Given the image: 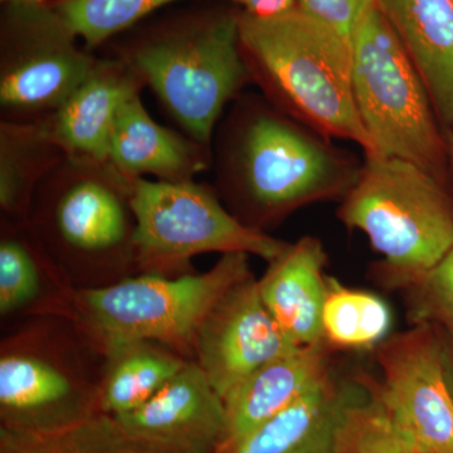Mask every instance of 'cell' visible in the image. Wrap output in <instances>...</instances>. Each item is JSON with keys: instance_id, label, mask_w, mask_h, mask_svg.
Masks as SVG:
<instances>
[{"instance_id": "cell-12", "label": "cell", "mask_w": 453, "mask_h": 453, "mask_svg": "<svg viewBox=\"0 0 453 453\" xmlns=\"http://www.w3.org/2000/svg\"><path fill=\"white\" fill-rule=\"evenodd\" d=\"M296 347L268 311L251 273L205 316L196 333L195 362L225 401L261 366Z\"/></svg>"}, {"instance_id": "cell-19", "label": "cell", "mask_w": 453, "mask_h": 453, "mask_svg": "<svg viewBox=\"0 0 453 453\" xmlns=\"http://www.w3.org/2000/svg\"><path fill=\"white\" fill-rule=\"evenodd\" d=\"M333 350L326 342L291 349L232 390L225 399L226 442L249 434L329 380L333 375Z\"/></svg>"}, {"instance_id": "cell-14", "label": "cell", "mask_w": 453, "mask_h": 453, "mask_svg": "<svg viewBox=\"0 0 453 453\" xmlns=\"http://www.w3.org/2000/svg\"><path fill=\"white\" fill-rule=\"evenodd\" d=\"M369 396L365 375H334L217 453H347L354 414Z\"/></svg>"}, {"instance_id": "cell-7", "label": "cell", "mask_w": 453, "mask_h": 453, "mask_svg": "<svg viewBox=\"0 0 453 453\" xmlns=\"http://www.w3.org/2000/svg\"><path fill=\"white\" fill-rule=\"evenodd\" d=\"M351 46L354 98L372 154L416 164L446 184L449 134L377 2L360 18Z\"/></svg>"}, {"instance_id": "cell-16", "label": "cell", "mask_w": 453, "mask_h": 453, "mask_svg": "<svg viewBox=\"0 0 453 453\" xmlns=\"http://www.w3.org/2000/svg\"><path fill=\"white\" fill-rule=\"evenodd\" d=\"M76 288L25 222H0V316L12 325L41 316H76Z\"/></svg>"}, {"instance_id": "cell-27", "label": "cell", "mask_w": 453, "mask_h": 453, "mask_svg": "<svg viewBox=\"0 0 453 453\" xmlns=\"http://www.w3.org/2000/svg\"><path fill=\"white\" fill-rule=\"evenodd\" d=\"M408 288L413 324L428 321L453 329V247L434 270Z\"/></svg>"}, {"instance_id": "cell-23", "label": "cell", "mask_w": 453, "mask_h": 453, "mask_svg": "<svg viewBox=\"0 0 453 453\" xmlns=\"http://www.w3.org/2000/svg\"><path fill=\"white\" fill-rule=\"evenodd\" d=\"M392 312L386 301L372 292L342 285L326 277L323 311L325 342L333 349H372L387 338Z\"/></svg>"}, {"instance_id": "cell-28", "label": "cell", "mask_w": 453, "mask_h": 453, "mask_svg": "<svg viewBox=\"0 0 453 453\" xmlns=\"http://www.w3.org/2000/svg\"><path fill=\"white\" fill-rule=\"evenodd\" d=\"M375 0H297V8L351 40L363 14Z\"/></svg>"}, {"instance_id": "cell-9", "label": "cell", "mask_w": 453, "mask_h": 453, "mask_svg": "<svg viewBox=\"0 0 453 453\" xmlns=\"http://www.w3.org/2000/svg\"><path fill=\"white\" fill-rule=\"evenodd\" d=\"M131 207L139 275L196 273L192 258L203 253L241 252L271 262L288 244L242 225L213 187L196 180L134 179Z\"/></svg>"}, {"instance_id": "cell-6", "label": "cell", "mask_w": 453, "mask_h": 453, "mask_svg": "<svg viewBox=\"0 0 453 453\" xmlns=\"http://www.w3.org/2000/svg\"><path fill=\"white\" fill-rule=\"evenodd\" d=\"M338 219L368 237L383 257V276L396 288L418 282L453 247V199L446 184L396 157L365 155Z\"/></svg>"}, {"instance_id": "cell-2", "label": "cell", "mask_w": 453, "mask_h": 453, "mask_svg": "<svg viewBox=\"0 0 453 453\" xmlns=\"http://www.w3.org/2000/svg\"><path fill=\"white\" fill-rule=\"evenodd\" d=\"M240 49L262 96L329 139L374 146L357 113L351 40L299 8L280 17L238 12Z\"/></svg>"}, {"instance_id": "cell-29", "label": "cell", "mask_w": 453, "mask_h": 453, "mask_svg": "<svg viewBox=\"0 0 453 453\" xmlns=\"http://www.w3.org/2000/svg\"><path fill=\"white\" fill-rule=\"evenodd\" d=\"M244 13L258 18L283 16L297 9V0H232Z\"/></svg>"}, {"instance_id": "cell-8", "label": "cell", "mask_w": 453, "mask_h": 453, "mask_svg": "<svg viewBox=\"0 0 453 453\" xmlns=\"http://www.w3.org/2000/svg\"><path fill=\"white\" fill-rule=\"evenodd\" d=\"M249 257L226 253L207 273L175 279L140 273L109 288L77 290L74 319L103 347L113 340H153L195 360L203 320L232 286L251 275Z\"/></svg>"}, {"instance_id": "cell-24", "label": "cell", "mask_w": 453, "mask_h": 453, "mask_svg": "<svg viewBox=\"0 0 453 453\" xmlns=\"http://www.w3.org/2000/svg\"><path fill=\"white\" fill-rule=\"evenodd\" d=\"M0 453H155L136 442L111 416L50 432L0 427Z\"/></svg>"}, {"instance_id": "cell-17", "label": "cell", "mask_w": 453, "mask_h": 453, "mask_svg": "<svg viewBox=\"0 0 453 453\" xmlns=\"http://www.w3.org/2000/svg\"><path fill=\"white\" fill-rule=\"evenodd\" d=\"M327 255L321 241L303 235L288 243L258 280L265 305L292 344L324 342Z\"/></svg>"}, {"instance_id": "cell-31", "label": "cell", "mask_w": 453, "mask_h": 453, "mask_svg": "<svg viewBox=\"0 0 453 453\" xmlns=\"http://www.w3.org/2000/svg\"><path fill=\"white\" fill-rule=\"evenodd\" d=\"M53 0H2L3 4L8 3H20V4H49Z\"/></svg>"}, {"instance_id": "cell-22", "label": "cell", "mask_w": 453, "mask_h": 453, "mask_svg": "<svg viewBox=\"0 0 453 453\" xmlns=\"http://www.w3.org/2000/svg\"><path fill=\"white\" fill-rule=\"evenodd\" d=\"M65 157L41 120L0 121L2 219L25 222L35 189Z\"/></svg>"}, {"instance_id": "cell-30", "label": "cell", "mask_w": 453, "mask_h": 453, "mask_svg": "<svg viewBox=\"0 0 453 453\" xmlns=\"http://www.w3.org/2000/svg\"><path fill=\"white\" fill-rule=\"evenodd\" d=\"M440 326V325H438ZM442 330L443 338H445L447 349H449V357L453 365V329H445V327L440 326Z\"/></svg>"}, {"instance_id": "cell-15", "label": "cell", "mask_w": 453, "mask_h": 453, "mask_svg": "<svg viewBox=\"0 0 453 453\" xmlns=\"http://www.w3.org/2000/svg\"><path fill=\"white\" fill-rule=\"evenodd\" d=\"M144 83L120 58L98 59L92 73L56 111L40 119L65 157L109 162L110 142L121 106Z\"/></svg>"}, {"instance_id": "cell-26", "label": "cell", "mask_w": 453, "mask_h": 453, "mask_svg": "<svg viewBox=\"0 0 453 453\" xmlns=\"http://www.w3.org/2000/svg\"><path fill=\"white\" fill-rule=\"evenodd\" d=\"M368 399L357 408L349 431L347 453H418L404 429L395 422L365 375Z\"/></svg>"}, {"instance_id": "cell-3", "label": "cell", "mask_w": 453, "mask_h": 453, "mask_svg": "<svg viewBox=\"0 0 453 453\" xmlns=\"http://www.w3.org/2000/svg\"><path fill=\"white\" fill-rule=\"evenodd\" d=\"M133 180L110 162L65 157L35 189L25 223L76 290L139 275Z\"/></svg>"}, {"instance_id": "cell-25", "label": "cell", "mask_w": 453, "mask_h": 453, "mask_svg": "<svg viewBox=\"0 0 453 453\" xmlns=\"http://www.w3.org/2000/svg\"><path fill=\"white\" fill-rule=\"evenodd\" d=\"M174 2L178 0H53L50 5L80 41L94 49Z\"/></svg>"}, {"instance_id": "cell-5", "label": "cell", "mask_w": 453, "mask_h": 453, "mask_svg": "<svg viewBox=\"0 0 453 453\" xmlns=\"http://www.w3.org/2000/svg\"><path fill=\"white\" fill-rule=\"evenodd\" d=\"M186 135L211 146L226 107L252 85L240 49L238 13L188 17L120 50Z\"/></svg>"}, {"instance_id": "cell-4", "label": "cell", "mask_w": 453, "mask_h": 453, "mask_svg": "<svg viewBox=\"0 0 453 453\" xmlns=\"http://www.w3.org/2000/svg\"><path fill=\"white\" fill-rule=\"evenodd\" d=\"M105 348L76 319L41 316L0 342V427L50 432L101 416Z\"/></svg>"}, {"instance_id": "cell-18", "label": "cell", "mask_w": 453, "mask_h": 453, "mask_svg": "<svg viewBox=\"0 0 453 453\" xmlns=\"http://www.w3.org/2000/svg\"><path fill=\"white\" fill-rule=\"evenodd\" d=\"M109 162L122 175L181 183L211 168V146L157 124L134 95L116 118Z\"/></svg>"}, {"instance_id": "cell-11", "label": "cell", "mask_w": 453, "mask_h": 453, "mask_svg": "<svg viewBox=\"0 0 453 453\" xmlns=\"http://www.w3.org/2000/svg\"><path fill=\"white\" fill-rule=\"evenodd\" d=\"M374 387L418 453H453V365L442 330L421 321L377 347Z\"/></svg>"}, {"instance_id": "cell-1", "label": "cell", "mask_w": 453, "mask_h": 453, "mask_svg": "<svg viewBox=\"0 0 453 453\" xmlns=\"http://www.w3.org/2000/svg\"><path fill=\"white\" fill-rule=\"evenodd\" d=\"M362 164L262 95L246 92L232 103L211 140L214 190L242 225L265 234L306 205L342 201Z\"/></svg>"}, {"instance_id": "cell-10", "label": "cell", "mask_w": 453, "mask_h": 453, "mask_svg": "<svg viewBox=\"0 0 453 453\" xmlns=\"http://www.w3.org/2000/svg\"><path fill=\"white\" fill-rule=\"evenodd\" d=\"M49 4H4L0 20L2 120L33 121L56 111L98 58Z\"/></svg>"}, {"instance_id": "cell-13", "label": "cell", "mask_w": 453, "mask_h": 453, "mask_svg": "<svg viewBox=\"0 0 453 453\" xmlns=\"http://www.w3.org/2000/svg\"><path fill=\"white\" fill-rule=\"evenodd\" d=\"M113 418L155 453H217L228 438L225 401L195 360L142 407Z\"/></svg>"}, {"instance_id": "cell-32", "label": "cell", "mask_w": 453, "mask_h": 453, "mask_svg": "<svg viewBox=\"0 0 453 453\" xmlns=\"http://www.w3.org/2000/svg\"><path fill=\"white\" fill-rule=\"evenodd\" d=\"M449 175L453 180V131L449 135Z\"/></svg>"}, {"instance_id": "cell-20", "label": "cell", "mask_w": 453, "mask_h": 453, "mask_svg": "<svg viewBox=\"0 0 453 453\" xmlns=\"http://www.w3.org/2000/svg\"><path fill=\"white\" fill-rule=\"evenodd\" d=\"M453 131V0H375Z\"/></svg>"}, {"instance_id": "cell-21", "label": "cell", "mask_w": 453, "mask_h": 453, "mask_svg": "<svg viewBox=\"0 0 453 453\" xmlns=\"http://www.w3.org/2000/svg\"><path fill=\"white\" fill-rule=\"evenodd\" d=\"M104 348L103 410L111 417L142 407L189 360L153 340H113Z\"/></svg>"}]
</instances>
